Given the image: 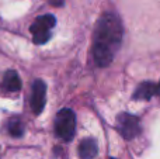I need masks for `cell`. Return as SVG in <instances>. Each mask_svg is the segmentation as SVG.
Listing matches in <instances>:
<instances>
[{"label": "cell", "instance_id": "obj_7", "mask_svg": "<svg viewBox=\"0 0 160 159\" xmlns=\"http://www.w3.org/2000/svg\"><path fill=\"white\" fill-rule=\"evenodd\" d=\"M3 89L6 92H18L21 89V79H20L18 73L16 70H7L3 76V83H2Z\"/></svg>", "mask_w": 160, "mask_h": 159}, {"label": "cell", "instance_id": "obj_5", "mask_svg": "<svg viewBox=\"0 0 160 159\" xmlns=\"http://www.w3.org/2000/svg\"><path fill=\"white\" fill-rule=\"evenodd\" d=\"M47 103V85L44 80L37 79L31 85V97H30V106L31 110L35 115H39L42 113Z\"/></svg>", "mask_w": 160, "mask_h": 159}, {"label": "cell", "instance_id": "obj_12", "mask_svg": "<svg viewBox=\"0 0 160 159\" xmlns=\"http://www.w3.org/2000/svg\"><path fill=\"white\" fill-rule=\"evenodd\" d=\"M111 159H114V158H111Z\"/></svg>", "mask_w": 160, "mask_h": 159}, {"label": "cell", "instance_id": "obj_11", "mask_svg": "<svg viewBox=\"0 0 160 159\" xmlns=\"http://www.w3.org/2000/svg\"><path fill=\"white\" fill-rule=\"evenodd\" d=\"M156 96L160 97V82H159V85H156Z\"/></svg>", "mask_w": 160, "mask_h": 159}, {"label": "cell", "instance_id": "obj_10", "mask_svg": "<svg viewBox=\"0 0 160 159\" xmlns=\"http://www.w3.org/2000/svg\"><path fill=\"white\" fill-rule=\"evenodd\" d=\"M49 3L52 6H62L63 4V0H49Z\"/></svg>", "mask_w": 160, "mask_h": 159}, {"label": "cell", "instance_id": "obj_1", "mask_svg": "<svg viewBox=\"0 0 160 159\" xmlns=\"http://www.w3.org/2000/svg\"><path fill=\"white\" fill-rule=\"evenodd\" d=\"M122 24L114 13H104L94 30L93 58L97 66L105 68L112 62L122 41Z\"/></svg>", "mask_w": 160, "mask_h": 159}, {"label": "cell", "instance_id": "obj_2", "mask_svg": "<svg viewBox=\"0 0 160 159\" xmlns=\"http://www.w3.org/2000/svg\"><path fill=\"white\" fill-rule=\"evenodd\" d=\"M56 25V18L52 14H44L35 18L30 27V33L32 35V41L37 45H42L49 41L52 37V30Z\"/></svg>", "mask_w": 160, "mask_h": 159}, {"label": "cell", "instance_id": "obj_3", "mask_svg": "<svg viewBox=\"0 0 160 159\" xmlns=\"http://www.w3.org/2000/svg\"><path fill=\"white\" fill-rule=\"evenodd\" d=\"M55 131L61 140L72 141L76 131V115L70 109H62L55 117Z\"/></svg>", "mask_w": 160, "mask_h": 159}, {"label": "cell", "instance_id": "obj_8", "mask_svg": "<svg viewBox=\"0 0 160 159\" xmlns=\"http://www.w3.org/2000/svg\"><path fill=\"white\" fill-rule=\"evenodd\" d=\"M153 96H156V85L150 82H143L135 89L132 97L135 100H150Z\"/></svg>", "mask_w": 160, "mask_h": 159}, {"label": "cell", "instance_id": "obj_4", "mask_svg": "<svg viewBox=\"0 0 160 159\" xmlns=\"http://www.w3.org/2000/svg\"><path fill=\"white\" fill-rule=\"evenodd\" d=\"M117 130L125 140H132L141 134V121L136 115L129 113H121L117 117Z\"/></svg>", "mask_w": 160, "mask_h": 159}, {"label": "cell", "instance_id": "obj_6", "mask_svg": "<svg viewBox=\"0 0 160 159\" xmlns=\"http://www.w3.org/2000/svg\"><path fill=\"white\" fill-rule=\"evenodd\" d=\"M79 158L80 159H94L98 154V146L96 140L93 138H86L79 144Z\"/></svg>", "mask_w": 160, "mask_h": 159}, {"label": "cell", "instance_id": "obj_9", "mask_svg": "<svg viewBox=\"0 0 160 159\" xmlns=\"http://www.w3.org/2000/svg\"><path fill=\"white\" fill-rule=\"evenodd\" d=\"M8 135L13 138H21L24 135V123H22L20 118H10L7 121V126H6Z\"/></svg>", "mask_w": 160, "mask_h": 159}]
</instances>
